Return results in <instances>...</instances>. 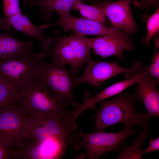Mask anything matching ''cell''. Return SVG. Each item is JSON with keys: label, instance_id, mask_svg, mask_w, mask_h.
Here are the masks:
<instances>
[{"label": "cell", "instance_id": "3", "mask_svg": "<svg viewBox=\"0 0 159 159\" xmlns=\"http://www.w3.org/2000/svg\"><path fill=\"white\" fill-rule=\"evenodd\" d=\"M84 37L74 32L63 36L58 29L54 30L52 42L47 49L42 51L44 57H48L52 62L67 64L75 78L84 64L90 57L91 49L84 41Z\"/></svg>", "mask_w": 159, "mask_h": 159}, {"label": "cell", "instance_id": "11", "mask_svg": "<svg viewBox=\"0 0 159 159\" xmlns=\"http://www.w3.org/2000/svg\"><path fill=\"white\" fill-rule=\"evenodd\" d=\"M87 62L88 64L82 75L73 80V87L86 83L98 89L100 85L106 80L120 74L129 73L132 69V67H122L116 62L96 61L91 57Z\"/></svg>", "mask_w": 159, "mask_h": 159}, {"label": "cell", "instance_id": "10", "mask_svg": "<svg viewBox=\"0 0 159 159\" xmlns=\"http://www.w3.org/2000/svg\"><path fill=\"white\" fill-rule=\"evenodd\" d=\"M90 5L99 9L115 28L129 35L137 32L138 28L130 8L131 0H85Z\"/></svg>", "mask_w": 159, "mask_h": 159}, {"label": "cell", "instance_id": "13", "mask_svg": "<svg viewBox=\"0 0 159 159\" xmlns=\"http://www.w3.org/2000/svg\"><path fill=\"white\" fill-rule=\"evenodd\" d=\"M135 83L134 78L131 77L113 84L94 96H91L89 92H85L82 104L75 109L72 117L67 120L68 125L72 128L76 127L77 126L76 121L82 112L87 109L95 110L97 104L118 95Z\"/></svg>", "mask_w": 159, "mask_h": 159}, {"label": "cell", "instance_id": "20", "mask_svg": "<svg viewBox=\"0 0 159 159\" xmlns=\"http://www.w3.org/2000/svg\"><path fill=\"white\" fill-rule=\"evenodd\" d=\"M19 93L0 76V109L14 103Z\"/></svg>", "mask_w": 159, "mask_h": 159}, {"label": "cell", "instance_id": "17", "mask_svg": "<svg viewBox=\"0 0 159 159\" xmlns=\"http://www.w3.org/2000/svg\"><path fill=\"white\" fill-rule=\"evenodd\" d=\"M77 0H25L24 4L29 7L34 6L38 7L40 9L41 18L46 21L50 19L54 11L57 13L65 11L70 12L73 3Z\"/></svg>", "mask_w": 159, "mask_h": 159}, {"label": "cell", "instance_id": "19", "mask_svg": "<svg viewBox=\"0 0 159 159\" xmlns=\"http://www.w3.org/2000/svg\"><path fill=\"white\" fill-rule=\"evenodd\" d=\"M82 0H77L73 4L71 10L78 11L85 19L103 24L106 22V16L96 6L84 3Z\"/></svg>", "mask_w": 159, "mask_h": 159}, {"label": "cell", "instance_id": "14", "mask_svg": "<svg viewBox=\"0 0 159 159\" xmlns=\"http://www.w3.org/2000/svg\"><path fill=\"white\" fill-rule=\"evenodd\" d=\"M36 120L45 127L53 137L67 147L72 146L77 150L81 148V130L70 131L67 127L66 120L52 115H43Z\"/></svg>", "mask_w": 159, "mask_h": 159}, {"label": "cell", "instance_id": "16", "mask_svg": "<svg viewBox=\"0 0 159 159\" xmlns=\"http://www.w3.org/2000/svg\"><path fill=\"white\" fill-rule=\"evenodd\" d=\"M33 44L31 40L23 41L0 32V60L33 51Z\"/></svg>", "mask_w": 159, "mask_h": 159}, {"label": "cell", "instance_id": "7", "mask_svg": "<svg viewBox=\"0 0 159 159\" xmlns=\"http://www.w3.org/2000/svg\"><path fill=\"white\" fill-rule=\"evenodd\" d=\"M139 130V128L135 130L131 128H125L116 132L103 131L89 134L84 133L81 130V147L85 149L87 159H97L106 153L118 151L125 144L126 138L137 133Z\"/></svg>", "mask_w": 159, "mask_h": 159}, {"label": "cell", "instance_id": "21", "mask_svg": "<svg viewBox=\"0 0 159 159\" xmlns=\"http://www.w3.org/2000/svg\"><path fill=\"white\" fill-rule=\"evenodd\" d=\"M147 32L146 36L142 39V42L146 45L149 44L151 39L158 35L159 31V8L148 19L147 22Z\"/></svg>", "mask_w": 159, "mask_h": 159}, {"label": "cell", "instance_id": "6", "mask_svg": "<svg viewBox=\"0 0 159 159\" xmlns=\"http://www.w3.org/2000/svg\"><path fill=\"white\" fill-rule=\"evenodd\" d=\"M33 120L14 103L0 109V143L13 153L15 159L23 134Z\"/></svg>", "mask_w": 159, "mask_h": 159}, {"label": "cell", "instance_id": "18", "mask_svg": "<svg viewBox=\"0 0 159 159\" xmlns=\"http://www.w3.org/2000/svg\"><path fill=\"white\" fill-rule=\"evenodd\" d=\"M149 126V122H147L143 126V131L137 133L138 136L133 143L129 146L125 144L117 151L119 155L117 159L143 158L142 147L144 141L148 137Z\"/></svg>", "mask_w": 159, "mask_h": 159}, {"label": "cell", "instance_id": "25", "mask_svg": "<svg viewBox=\"0 0 159 159\" xmlns=\"http://www.w3.org/2000/svg\"><path fill=\"white\" fill-rule=\"evenodd\" d=\"M15 159L13 153L0 143V159Z\"/></svg>", "mask_w": 159, "mask_h": 159}, {"label": "cell", "instance_id": "22", "mask_svg": "<svg viewBox=\"0 0 159 159\" xmlns=\"http://www.w3.org/2000/svg\"><path fill=\"white\" fill-rule=\"evenodd\" d=\"M155 51L148 70L158 83L159 82V42L158 37L154 38Z\"/></svg>", "mask_w": 159, "mask_h": 159}, {"label": "cell", "instance_id": "2", "mask_svg": "<svg viewBox=\"0 0 159 159\" xmlns=\"http://www.w3.org/2000/svg\"><path fill=\"white\" fill-rule=\"evenodd\" d=\"M14 104L27 118L33 120L48 114L67 121L74 112L73 110H66L67 101L56 98L38 77L19 94Z\"/></svg>", "mask_w": 159, "mask_h": 159}, {"label": "cell", "instance_id": "26", "mask_svg": "<svg viewBox=\"0 0 159 159\" xmlns=\"http://www.w3.org/2000/svg\"><path fill=\"white\" fill-rule=\"evenodd\" d=\"M144 7L145 8L149 6H151L153 4V3H157L158 0H144Z\"/></svg>", "mask_w": 159, "mask_h": 159}, {"label": "cell", "instance_id": "15", "mask_svg": "<svg viewBox=\"0 0 159 159\" xmlns=\"http://www.w3.org/2000/svg\"><path fill=\"white\" fill-rule=\"evenodd\" d=\"M13 27L17 31L22 32L31 37L37 39L40 42L42 51L47 50L52 42L51 38L47 39L44 33V29H40L35 26L28 18L21 12L15 14L8 19L4 17L0 18V31H6Z\"/></svg>", "mask_w": 159, "mask_h": 159}, {"label": "cell", "instance_id": "23", "mask_svg": "<svg viewBox=\"0 0 159 159\" xmlns=\"http://www.w3.org/2000/svg\"><path fill=\"white\" fill-rule=\"evenodd\" d=\"M3 9L7 19L12 16L21 12L19 0H2Z\"/></svg>", "mask_w": 159, "mask_h": 159}, {"label": "cell", "instance_id": "12", "mask_svg": "<svg viewBox=\"0 0 159 159\" xmlns=\"http://www.w3.org/2000/svg\"><path fill=\"white\" fill-rule=\"evenodd\" d=\"M83 39L95 53L102 57L114 56L123 59L125 57L123 54L124 51H130L135 48L129 36L116 37L104 36L92 38L83 37Z\"/></svg>", "mask_w": 159, "mask_h": 159}, {"label": "cell", "instance_id": "4", "mask_svg": "<svg viewBox=\"0 0 159 159\" xmlns=\"http://www.w3.org/2000/svg\"><path fill=\"white\" fill-rule=\"evenodd\" d=\"M44 58L34 50L0 60V76L19 93L38 78Z\"/></svg>", "mask_w": 159, "mask_h": 159}, {"label": "cell", "instance_id": "27", "mask_svg": "<svg viewBox=\"0 0 159 159\" xmlns=\"http://www.w3.org/2000/svg\"><path fill=\"white\" fill-rule=\"evenodd\" d=\"M131 2L137 8H139V0H131Z\"/></svg>", "mask_w": 159, "mask_h": 159}, {"label": "cell", "instance_id": "5", "mask_svg": "<svg viewBox=\"0 0 159 159\" xmlns=\"http://www.w3.org/2000/svg\"><path fill=\"white\" fill-rule=\"evenodd\" d=\"M61 63L44 61L40 67L38 77L49 88L57 99L68 101L75 109L79 105L75 100L72 90L73 80L75 78L71 70Z\"/></svg>", "mask_w": 159, "mask_h": 159}, {"label": "cell", "instance_id": "24", "mask_svg": "<svg viewBox=\"0 0 159 159\" xmlns=\"http://www.w3.org/2000/svg\"><path fill=\"white\" fill-rule=\"evenodd\" d=\"M150 144L148 148L145 150H143L141 152L142 155L143 154L158 150L159 149V137L156 139H150Z\"/></svg>", "mask_w": 159, "mask_h": 159}, {"label": "cell", "instance_id": "8", "mask_svg": "<svg viewBox=\"0 0 159 159\" xmlns=\"http://www.w3.org/2000/svg\"><path fill=\"white\" fill-rule=\"evenodd\" d=\"M59 19L56 22L42 25L38 28L45 29L55 26H61L64 32L69 30L85 37L87 35L99 36H110L116 37H125L128 35L126 32L115 28H111L104 24L85 18L72 16L69 11L58 13Z\"/></svg>", "mask_w": 159, "mask_h": 159}, {"label": "cell", "instance_id": "1", "mask_svg": "<svg viewBox=\"0 0 159 159\" xmlns=\"http://www.w3.org/2000/svg\"><path fill=\"white\" fill-rule=\"evenodd\" d=\"M141 102L137 87L133 92L125 90L114 99L100 102V106L93 116L94 128L91 133L104 131L106 128L119 123L125 128L135 126H143L147 120L153 117L148 112L137 111V105Z\"/></svg>", "mask_w": 159, "mask_h": 159}, {"label": "cell", "instance_id": "9", "mask_svg": "<svg viewBox=\"0 0 159 159\" xmlns=\"http://www.w3.org/2000/svg\"><path fill=\"white\" fill-rule=\"evenodd\" d=\"M129 73L124 74L125 79L134 78L141 102L147 112L154 116L159 117V91L158 82L149 72L148 68L139 60H137Z\"/></svg>", "mask_w": 159, "mask_h": 159}]
</instances>
